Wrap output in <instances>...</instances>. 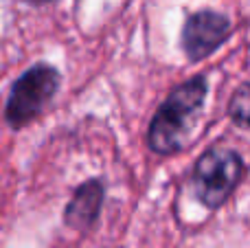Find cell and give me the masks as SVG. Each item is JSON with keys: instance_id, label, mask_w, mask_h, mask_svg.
<instances>
[{"instance_id": "6da1fadb", "label": "cell", "mask_w": 250, "mask_h": 248, "mask_svg": "<svg viewBox=\"0 0 250 248\" xmlns=\"http://www.w3.org/2000/svg\"><path fill=\"white\" fill-rule=\"evenodd\" d=\"M207 90V77L198 75V77L185 82L182 86H178L163 101L156 117L151 119L149 132H147V143H149L151 152L169 156L185 147L187 136L193 130V119L198 117L200 108L204 105Z\"/></svg>"}, {"instance_id": "7a4b0ae2", "label": "cell", "mask_w": 250, "mask_h": 248, "mask_svg": "<svg viewBox=\"0 0 250 248\" xmlns=\"http://www.w3.org/2000/svg\"><path fill=\"white\" fill-rule=\"evenodd\" d=\"M244 174V161L235 149L213 147L193 167V189L207 209H217L230 198Z\"/></svg>"}, {"instance_id": "3957f363", "label": "cell", "mask_w": 250, "mask_h": 248, "mask_svg": "<svg viewBox=\"0 0 250 248\" xmlns=\"http://www.w3.org/2000/svg\"><path fill=\"white\" fill-rule=\"evenodd\" d=\"M60 73L51 64H35L13 83L4 105V119L11 127H24L46 108L60 88Z\"/></svg>"}, {"instance_id": "277c9868", "label": "cell", "mask_w": 250, "mask_h": 248, "mask_svg": "<svg viewBox=\"0 0 250 248\" xmlns=\"http://www.w3.org/2000/svg\"><path fill=\"white\" fill-rule=\"evenodd\" d=\"M230 35V20L211 9L189 16L182 29V48L191 62H198L215 53Z\"/></svg>"}, {"instance_id": "5b68a950", "label": "cell", "mask_w": 250, "mask_h": 248, "mask_svg": "<svg viewBox=\"0 0 250 248\" xmlns=\"http://www.w3.org/2000/svg\"><path fill=\"white\" fill-rule=\"evenodd\" d=\"M104 185L99 180H88L75 191L70 198L68 207H66L64 220L70 228L75 231H88L99 218L101 205H104Z\"/></svg>"}, {"instance_id": "8992f818", "label": "cell", "mask_w": 250, "mask_h": 248, "mask_svg": "<svg viewBox=\"0 0 250 248\" xmlns=\"http://www.w3.org/2000/svg\"><path fill=\"white\" fill-rule=\"evenodd\" d=\"M248 108H250L248 105V86L244 83L233 95V99H230V119H233L239 127L248 125Z\"/></svg>"}, {"instance_id": "52a82bcc", "label": "cell", "mask_w": 250, "mask_h": 248, "mask_svg": "<svg viewBox=\"0 0 250 248\" xmlns=\"http://www.w3.org/2000/svg\"><path fill=\"white\" fill-rule=\"evenodd\" d=\"M33 4H46V2H53V0H31Z\"/></svg>"}]
</instances>
